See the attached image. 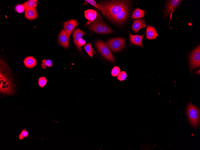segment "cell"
<instances>
[{
    "label": "cell",
    "mask_w": 200,
    "mask_h": 150,
    "mask_svg": "<svg viewBox=\"0 0 200 150\" xmlns=\"http://www.w3.org/2000/svg\"><path fill=\"white\" fill-rule=\"evenodd\" d=\"M97 4L102 14L113 22L122 23L128 17L129 5L126 1L111 0L101 2Z\"/></svg>",
    "instance_id": "obj_1"
},
{
    "label": "cell",
    "mask_w": 200,
    "mask_h": 150,
    "mask_svg": "<svg viewBox=\"0 0 200 150\" xmlns=\"http://www.w3.org/2000/svg\"><path fill=\"white\" fill-rule=\"evenodd\" d=\"M85 25H88L91 30L99 34H109L113 32L103 21L101 17L98 14L96 18L94 20L87 22Z\"/></svg>",
    "instance_id": "obj_2"
},
{
    "label": "cell",
    "mask_w": 200,
    "mask_h": 150,
    "mask_svg": "<svg viewBox=\"0 0 200 150\" xmlns=\"http://www.w3.org/2000/svg\"><path fill=\"white\" fill-rule=\"evenodd\" d=\"M0 71V92L6 95H12L13 89L11 80L7 73Z\"/></svg>",
    "instance_id": "obj_3"
},
{
    "label": "cell",
    "mask_w": 200,
    "mask_h": 150,
    "mask_svg": "<svg viewBox=\"0 0 200 150\" xmlns=\"http://www.w3.org/2000/svg\"><path fill=\"white\" fill-rule=\"evenodd\" d=\"M187 113L190 122L193 127L197 126L199 123L200 111L199 109L192 104H188Z\"/></svg>",
    "instance_id": "obj_4"
},
{
    "label": "cell",
    "mask_w": 200,
    "mask_h": 150,
    "mask_svg": "<svg viewBox=\"0 0 200 150\" xmlns=\"http://www.w3.org/2000/svg\"><path fill=\"white\" fill-rule=\"evenodd\" d=\"M95 45L98 50L103 56L111 62L114 63L113 56L110 49L106 44L101 40H98L96 41Z\"/></svg>",
    "instance_id": "obj_5"
},
{
    "label": "cell",
    "mask_w": 200,
    "mask_h": 150,
    "mask_svg": "<svg viewBox=\"0 0 200 150\" xmlns=\"http://www.w3.org/2000/svg\"><path fill=\"white\" fill-rule=\"evenodd\" d=\"M106 43L110 49L114 52H116L125 47V41L124 38H116L108 40Z\"/></svg>",
    "instance_id": "obj_6"
},
{
    "label": "cell",
    "mask_w": 200,
    "mask_h": 150,
    "mask_svg": "<svg viewBox=\"0 0 200 150\" xmlns=\"http://www.w3.org/2000/svg\"><path fill=\"white\" fill-rule=\"evenodd\" d=\"M190 70H193L200 67V46L199 45L192 52L190 56Z\"/></svg>",
    "instance_id": "obj_7"
},
{
    "label": "cell",
    "mask_w": 200,
    "mask_h": 150,
    "mask_svg": "<svg viewBox=\"0 0 200 150\" xmlns=\"http://www.w3.org/2000/svg\"><path fill=\"white\" fill-rule=\"evenodd\" d=\"M182 1L180 0H172L168 1L166 4L165 10V14L166 16L172 15L173 11L180 4Z\"/></svg>",
    "instance_id": "obj_8"
},
{
    "label": "cell",
    "mask_w": 200,
    "mask_h": 150,
    "mask_svg": "<svg viewBox=\"0 0 200 150\" xmlns=\"http://www.w3.org/2000/svg\"><path fill=\"white\" fill-rule=\"evenodd\" d=\"M78 24V21L76 20L73 19H72L64 22L63 24L64 30L69 38L71 33Z\"/></svg>",
    "instance_id": "obj_9"
},
{
    "label": "cell",
    "mask_w": 200,
    "mask_h": 150,
    "mask_svg": "<svg viewBox=\"0 0 200 150\" xmlns=\"http://www.w3.org/2000/svg\"><path fill=\"white\" fill-rule=\"evenodd\" d=\"M69 37L64 29L60 31L58 37V43L61 46L65 48L68 47Z\"/></svg>",
    "instance_id": "obj_10"
},
{
    "label": "cell",
    "mask_w": 200,
    "mask_h": 150,
    "mask_svg": "<svg viewBox=\"0 0 200 150\" xmlns=\"http://www.w3.org/2000/svg\"><path fill=\"white\" fill-rule=\"evenodd\" d=\"M129 40L131 44L143 48L142 40L145 33L143 35H133L129 32Z\"/></svg>",
    "instance_id": "obj_11"
},
{
    "label": "cell",
    "mask_w": 200,
    "mask_h": 150,
    "mask_svg": "<svg viewBox=\"0 0 200 150\" xmlns=\"http://www.w3.org/2000/svg\"><path fill=\"white\" fill-rule=\"evenodd\" d=\"M85 34V33L78 28L75 30L73 33V37L75 44L78 49L81 52L82 51L81 46L79 45L78 42Z\"/></svg>",
    "instance_id": "obj_12"
},
{
    "label": "cell",
    "mask_w": 200,
    "mask_h": 150,
    "mask_svg": "<svg viewBox=\"0 0 200 150\" xmlns=\"http://www.w3.org/2000/svg\"><path fill=\"white\" fill-rule=\"evenodd\" d=\"M146 26L147 25L144 19H137L134 20L132 28L135 33H137L141 28Z\"/></svg>",
    "instance_id": "obj_13"
},
{
    "label": "cell",
    "mask_w": 200,
    "mask_h": 150,
    "mask_svg": "<svg viewBox=\"0 0 200 150\" xmlns=\"http://www.w3.org/2000/svg\"><path fill=\"white\" fill-rule=\"evenodd\" d=\"M158 34L154 27L148 26L147 27L146 33V39L147 40H154L156 38Z\"/></svg>",
    "instance_id": "obj_14"
},
{
    "label": "cell",
    "mask_w": 200,
    "mask_h": 150,
    "mask_svg": "<svg viewBox=\"0 0 200 150\" xmlns=\"http://www.w3.org/2000/svg\"><path fill=\"white\" fill-rule=\"evenodd\" d=\"M25 16L29 20L35 19L38 16L37 10L36 8H27L25 11Z\"/></svg>",
    "instance_id": "obj_15"
},
{
    "label": "cell",
    "mask_w": 200,
    "mask_h": 150,
    "mask_svg": "<svg viewBox=\"0 0 200 150\" xmlns=\"http://www.w3.org/2000/svg\"><path fill=\"white\" fill-rule=\"evenodd\" d=\"M23 62L25 66L28 68H31L34 67L37 63L36 59L31 56L26 57L24 60Z\"/></svg>",
    "instance_id": "obj_16"
},
{
    "label": "cell",
    "mask_w": 200,
    "mask_h": 150,
    "mask_svg": "<svg viewBox=\"0 0 200 150\" xmlns=\"http://www.w3.org/2000/svg\"><path fill=\"white\" fill-rule=\"evenodd\" d=\"M85 18L90 21L94 20L97 15V11L92 9H88L84 11Z\"/></svg>",
    "instance_id": "obj_17"
},
{
    "label": "cell",
    "mask_w": 200,
    "mask_h": 150,
    "mask_svg": "<svg viewBox=\"0 0 200 150\" xmlns=\"http://www.w3.org/2000/svg\"><path fill=\"white\" fill-rule=\"evenodd\" d=\"M146 11L140 9L139 8H136L133 11L131 17V19L143 18Z\"/></svg>",
    "instance_id": "obj_18"
},
{
    "label": "cell",
    "mask_w": 200,
    "mask_h": 150,
    "mask_svg": "<svg viewBox=\"0 0 200 150\" xmlns=\"http://www.w3.org/2000/svg\"><path fill=\"white\" fill-rule=\"evenodd\" d=\"M37 0H29L23 4L27 8H36L37 5Z\"/></svg>",
    "instance_id": "obj_19"
},
{
    "label": "cell",
    "mask_w": 200,
    "mask_h": 150,
    "mask_svg": "<svg viewBox=\"0 0 200 150\" xmlns=\"http://www.w3.org/2000/svg\"><path fill=\"white\" fill-rule=\"evenodd\" d=\"M84 48L88 55L91 58H92L93 55L94 51L91 46V43H89L86 44L84 46Z\"/></svg>",
    "instance_id": "obj_20"
},
{
    "label": "cell",
    "mask_w": 200,
    "mask_h": 150,
    "mask_svg": "<svg viewBox=\"0 0 200 150\" xmlns=\"http://www.w3.org/2000/svg\"><path fill=\"white\" fill-rule=\"evenodd\" d=\"M26 9V7L23 4H18L15 7V11L17 13H22L25 11Z\"/></svg>",
    "instance_id": "obj_21"
},
{
    "label": "cell",
    "mask_w": 200,
    "mask_h": 150,
    "mask_svg": "<svg viewBox=\"0 0 200 150\" xmlns=\"http://www.w3.org/2000/svg\"><path fill=\"white\" fill-rule=\"evenodd\" d=\"M42 63L41 64L43 68L46 69V66L49 67H51L52 66V62L50 60H47L44 59L42 61Z\"/></svg>",
    "instance_id": "obj_22"
},
{
    "label": "cell",
    "mask_w": 200,
    "mask_h": 150,
    "mask_svg": "<svg viewBox=\"0 0 200 150\" xmlns=\"http://www.w3.org/2000/svg\"><path fill=\"white\" fill-rule=\"evenodd\" d=\"M29 135V133L26 129L22 130L20 134L18 135L19 139L20 140H22L24 138L27 137Z\"/></svg>",
    "instance_id": "obj_23"
},
{
    "label": "cell",
    "mask_w": 200,
    "mask_h": 150,
    "mask_svg": "<svg viewBox=\"0 0 200 150\" xmlns=\"http://www.w3.org/2000/svg\"><path fill=\"white\" fill-rule=\"evenodd\" d=\"M120 69L117 66H114L112 70L111 75L113 77H116L118 75L120 72Z\"/></svg>",
    "instance_id": "obj_24"
},
{
    "label": "cell",
    "mask_w": 200,
    "mask_h": 150,
    "mask_svg": "<svg viewBox=\"0 0 200 150\" xmlns=\"http://www.w3.org/2000/svg\"><path fill=\"white\" fill-rule=\"evenodd\" d=\"M47 80L46 78L40 77L38 81V84L39 86L41 87H43L46 84Z\"/></svg>",
    "instance_id": "obj_25"
},
{
    "label": "cell",
    "mask_w": 200,
    "mask_h": 150,
    "mask_svg": "<svg viewBox=\"0 0 200 150\" xmlns=\"http://www.w3.org/2000/svg\"><path fill=\"white\" fill-rule=\"evenodd\" d=\"M127 75L125 72L122 71L120 72L117 77V79L120 81L125 80L126 78Z\"/></svg>",
    "instance_id": "obj_26"
},
{
    "label": "cell",
    "mask_w": 200,
    "mask_h": 150,
    "mask_svg": "<svg viewBox=\"0 0 200 150\" xmlns=\"http://www.w3.org/2000/svg\"><path fill=\"white\" fill-rule=\"evenodd\" d=\"M85 1H86L87 2L90 3L91 5L97 8L101 12V10L98 7L97 4L96 3L95 1L94 0H86Z\"/></svg>",
    "instance_id": "obj_27"
},
{
    "label": "cell",
    "mask_w": 200,
    "mask_h": 150,
    "mask_svg": "<svg viewBox=\"0 0 200 150\" xmlns=\"http://www.w3.org/2000/svg\"><path fill=\"white\" fill-rule=\"evenodd\" d=\"M85 43L86 42L85 40L82 38L80 39L78 42L79 45L81 46L84 45Z\"/></svg>",
    "instance_id": "obj_28"
},
{
    "label": "cell",
    "mask_w": 200,
    "mask_h": 150,
    "mask_svg": "<svg viewBox=\"0 0 200 150\" xmlns=\"http://www.w3.org/2000/svg\"><path fill=\"white\" fill-rule=\"evenodd\" d=\"M196 74H200V70H199L198 71H196L195 72Z\"/></svg>",
    "instance_id": "obj_29"
}]
</instances>
